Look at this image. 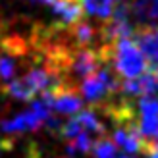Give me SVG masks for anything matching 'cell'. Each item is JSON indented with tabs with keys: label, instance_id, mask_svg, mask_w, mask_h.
<instances>
[{
	"label": "cell",
	"instance_id": "1",
	"mask_svg": "<svg viewBox=\"0 0 158 158\" xmlns=\"http://www.w3.org/2000/svg\"><path fill=\"white\" fill-rule=\"evenodd\" d=\"M100 46L104 50L106 60L112 64L114 72L123 79L137 77L151 68L141 46L137 44V41L133 37H123V39H118V41L100 44Z\"/></svg>",
	"mask_w": 158,
	"mask_h": 158
},
{
	"label": "cell",
	"instance_id": "2",
	"mask_svg": "<svg viewBox=\"0 0 158 158\" xmlns=\"http://www.w3.org/2000/svg\"><path fill=\"white\" fill-rule=\"evenodd\" d=\"M77 91L83 97V100L93 104V108H98L118 97V93H120V77L114 72L112 64L104 62L98 69H94L93 73H89L79 81Z\"/></svg>",
	"mask_w": 158,
	"mask_h": 158
},
{
	"label": "cell",
	"instance_id": "3",
	"mask_svg": "<svg viewBox=\"0 0 158 158\" xmlns=\"http://www.w3.org/2000/svg\"><path fill=\"white\" fill-rule=\"evenodd\" d=\"M54 116V112L50 110V106L46 104V100L41 98H33L31 100L29 110H23V112L15 114L8 120L0 122V131L8 137H15L21 135V133H29V131H37L39 127H43L50 122V118Z\"/></svg>",
	"mask_w": 158,
	"mask_h": 158
},
{
	"label": "cell",
	"instance_id": "4",
	"mask_svg": "<svg viewBox=\"0 0 158 158\" xmlns=\"http://www.w3.org/2000/svg\"><path fill=\"white\" fill-rule=\"evenodd\" d=\"M135 122L143 141L148 145V152L158 143V97L143 94L135 102Z\"/></svg>",
	"mask_w": 158,
	"mask_h": 158
},
{
	"label": "cell",
	"instance_id": "5",
	"mask_svg": "<svg viewBox=\"0 0 158 158\" xmlns=\"http://www.w3.org/2000/svg\"><path fill=\"white\" fill-rule=\"evenodd\" d=\"M41 97L46 100V104L50 106L54 114H62V116H72L77 114L83 108V97L79 94L77 87L72 83H60L54 89L43 93Z\"/></svg>",
	"mask_w": 158,
	"mask_h": 158
},
{
	"label": "cell",
	"instance_id": "6",
	"mask_svg": "<svg viewBox=\"0 0 158 158\" xmlns=\"http://www.w3.org/2000/svg\"><path fill=\"white\" fill-rule=\"evenodd\" d=\"M48 6L52 8L62 27H72L73 23H77L83 18L81 0H52Z\"/></svg>",
	"mask_w": 158,
	"mask_h": 158
},
{
	"label": "cell",
	"instance_id": "7",
	"mask_svg": "<svg viewBox=\"0 0 158 158\" xmlns=\"http://www.w3.org/2000/svg\"><path fill=\"white\" fill-rule=\"evenodd\" d=\"M133 39L141 46L147 62L151 64V68L158 69V29L156 27H139L135 31Z\"/></svg>",
	"mask_w": 158,
	"mask_h": 158
},
{
	"label": "cell",
	"instance_id": "8",
	"mask_svg": "<svg viewBox=\"0 0 158 158\" xmlns=\"http://www.w3.org/2000/svg\"><path fill=\"white\" fill-rule=\"evenodd\" d=\"M118 4V0H81L83 12L89 18L106 21L110 19V15L114 14V8Z\"/></svg>",
	"mask_w": 158,
	"mask_h": 158
},
{
	"label": "cell",
	"instance_id": "9",
	"mask_svg": "<svg viewBox=\"0 0 158 158\" xmlns=\"http://www.w3.org/2000/svg\"><path fill=\"white\" fill-rule=\"evenodd\" d=\"M94 158H120V152H118V147L112 139H108L106 135L98 137L93 145V151Z\"/></svg>",
	"mask_w": 158,
	"mask_h": 158
},
{
	"label": "cell",
	"instance_id": "10",
	"mask_svg": "<svg viewBox=\"0 0 158 158\" xmlns=\"http://www.w3.org/2000/svg\"><path fill=\"white\" fill-rule=\"evenodd\" d=\"M147 156H148V158H158V143H156V145L152 147V151H151V152H148Z\"/></svg>",
	"mask_w": 158,
	"mask_h": 158
},
{
	"label": "cell",
	"instance_id": "11",
	"mask_svg": "<svg viewBox=\"0 0 158 158\" xmlns=\"http://www.w3.org/2000/svg\"><path fill=\"white\" fill-rule=\"evenodd\" d=\"M31 2H43V4H50L52 0H31Z\"/></svg>",
	"mask_w": 158,
	"mask_h": 158
},
{
	"label": "cell",
	"instance_id": "12",
	"mask_svg": "<svg viewBox=\"0 0 158 158\" xmlns=\"http://www.w3.org/2000/svg\"><path fill=\"white\" fill-rule=\"evenodd\" d=\"M120 158H135V156H133V154H125V152H123V154H120Z\"/></svg>",
	"mask_w": 158,
	"mask_h": 158
}]
</instances>
